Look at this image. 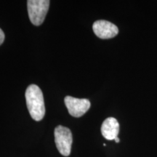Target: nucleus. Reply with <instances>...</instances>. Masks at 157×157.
<instances>
[{"instance_id": "f257e3e1", "label": "nucleus", "mask_w": 157, "mask_h": 157, "mask_svg": "<svg viewBox=\"0 0 157 157\" xmlns=\"http://www.w3.org/2000/svg\"><path fill=\"white\" fill-rule=\"evenodd\" d=\"M25 100L30 115L35 121H41L45 114V105L42 90L36 84H31L25 91Z\"/></svg>"}, {"instance_id": "f03ea898", "label": "nucleus", "mask_w": 157, "mask_h": 157, "mask_svg": "<svg viewBox=\"0 0 157 157\" xmlns=\"http://www.w3.org/2000/svg\"><path fill=\"white\" fill-rule=\"evenodd\" d=\"M50 3L48 0H29L27 2L29 16L33 24L40 25L44 22Z\"/></svg>"}, {"instance_id": "7ed1b4c3", "label": "nucleus", "mask_w": 157, "mask_h": 157, "mask_svg": "<svg viewBox=\"0 0 157 157\" xmlns=\"http://www.w3.org/2000/svg\"><path fill=\"white\" fill-rule=\"evenodd\" d=\"M55 142L58 151L64 156H68L73 142L72 133L68 127L59 125L55 129Z\"/></svg>"}, {"instance_id": "20e7f679", "label": "nucleus", "mask_w": 157, "mask_h": 157, "mask_svg": "<svg viewBox=\"0 0 157 157\" xmlns=\"http://www.w3.org/2000/svg\"><path fill=\"white\" fill-rule=\"evenodd\" d=\"M64 102L68 113L74 117H82L90 108V102L87 99H79L71 96H66Z\"/></svg>"}, {"instance_id": "39448f33", "label": "nucleus", "mask_w": 157, "mask_h": 157, "mask_svg": "<svg viewBox=\"0 0 157 157\" xmlns=\"http://www.w3.org/2000/svg\"><path fill=\"white\" fill-rule=\"evenodd\" d=\"M93 29L96 36L103 39L113 38L119 33L117 25L104 20L96 21L93 25Z\"/></svg>"}, {"instance_id": "423d86ee", "label": "nucleus", "mask_w": 157, "mask_h": 157, "mask_svg": "<svg viewBox=\"0 0 157 157\" xmlns=\"http://www.w3.org/2000/svg\"><path fill=\"white\" fill-rule=\"evenodd\" d=\"M119 132V124L115 118L109 117L102 124L101 133L106 140H114Z\"/></svg>"}, {"instance_id": "0eeeda50", "label": "nucleus", "mask_w": 157, "mask_h": 157, "mask_svg": "<svg viewBox=\"0 0 157 157\" xmlns=\"http://www.w3.org/2000/svg\"><path fill=\"white\" fill-rule=\"evenodd\" d=\"M4 40H5V34H4L3 31L0 29V45L2 44Z\"/></svg>"}, {"instance_id": "6e6552de", "label": "nucleus", "mask_w": 157, "mask_h": 157, "mask_svg": "<svg viewBox=\"0 0 157 157\" xmlns=\"http://www.w3.org/2000/svg\"><path fill=\"white\" fill-rule=\"evenodd\" d=\"M114 140H115L116 143H119V141H120V140H119V138L118 137H116V138L114 139Z\"/></svg>"}]
</instances>
